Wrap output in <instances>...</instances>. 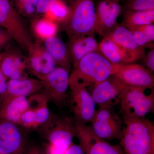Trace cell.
<instances>
[{"mask_svg":"<svg viewBox=\"0 0 154 154\" xmlns=\"http://www.w3.org/2000/svg\"><path fill=\"white\" fill-rule=\"evenodd\" d=\"M28 108L32 112L34 117L35 128L46 123L51 114L48 107V100L42 93L33 94L29 96Z\"/></svg>","mask_w":154,"mask_h":154,"instance_id":"cell-22","label":"cell"},{"mask_svg":"<svg viewBox=\"0 0 154 154\" xmlns=\"http://www.w3.org/2000/svg\"><path fill=\"white\" fill-rule=\"evenodd\" d=\"M121 0H98L96 7L95 33L104 37L117 25L122 11Z\"/></svg>","mask_w":154,"mask_h":154,"instance_id":"cell-12","label":"cell"},{"mask_svg":"<svg viewBox=\"0 0 154 154\" xmlns=\"http://www.w3.org/2000/svg\"><path fill=\"white\" fill-rule=\"evenodd\" d=\"M69 73L61 67L55 69L42 80L44 86L41 93L58 107H63L67 100V91L69 87Z\"/></svg>","mask_w":154,"mask_h":154,"instance_id":"cell-9","label":"cell"},{"mask_svg":"<svg viewBox=\"0 0 154 154\" xmlns=\"http://www.w3.org/2000/svg\"><path fill=\"white\" fill-rule=\"evenodd\" d=\"M28 107L29 100L27 97H9L0 109V113L9 121L18 125L21 116Z\"/></svg>","mask_w":154,"mask_h":154,"instance_id":"cell-21","label":"cell"},{"mask_svg":"<svg viewBox=\"0 0 154 154\" xmlns=\"http://www.w3.org/2000/svg\"><path fill=\"white\" fill-rule=\"evenodd\" d=\"M64 154H86L82 147L80 144L72 143L66 150Z\"/></svg>","mask_w":154,"mask_h":154,"instance_id":"cell-36","label":"cell"},{"mask_svg":"<svg viewBox=\"0 0 154 154\" xmlns=\"http://www.w3.org/2000/svg\"><path fill=\"white\" fill-rule=\"evenodd\" d=\"M24 154H47L43 147L36 144H27Z\"/></svg>","mask_w":154,"mask_h":154,"instance_id":"cell-33","label":"cell"},{"mask_svg":"<svg viewBox=\"0 0 154 154\" xmlns=\"http://www.w3.org/2000/svg\"><path fill=\"white\" fill-rule=\"evenodd\" d=\"M0 27L24 49L29 51L33 46L22 18L9 0H0Z\"/></svg>","mask_w":154,"mask_h":154,"instance_id":"cell-7","label":"cell"},{"mask_svg":"<svg viewBox=\"0 0 154 154\" xmlns=\"http://www.w3.org/2000/svg\"><path fill=\"white\" fill-rule=\"evenodd\" d=\"M10 37L8 32L5 29L0 27V46L5 43Z\"/></svg>","mask_w":154,"mask_h":154,"instance_id":"cell-37","label":"cell"},{"mask_svg":"<svg viewBox=\"0 0 154 154\" xmlns=\"http://www.w3.org/2000/svg\"><path fill=\"white\" fill-rule=\"evenodd\" d=\"M57 1V0H38L36 12L39 14H45Z\"/></svg>","mask_w":154,"mask_h":154,"instance_id":"cell-31","label":"cell"},{"mask_svg":"<svg viewBox=\"0 0 154 154\" xmlns=\"http://www.w3.org/2000/svg\"><path fill=\"white\" fill-rule=\"evenodd\" d=\"M125 1H127V0H125Z\"/></svg>","mask_w":154,"mask_h":154,"instance_id":"cell-39","label":"cell"},{"mask_svg":"<svg viewBox=\"0 0 154 154\" xmlns=\"http://www.w3.org/2000/svg\"><path fill=\"white\" fill-rule=\"evenodd\" d=\"M154 10L146 11H125L121 25L130 30L143 25L153 24Z\"/></svg>","mask_w":154,"mask_h":154,"instance_id":"cell-23","label":"cell"},{"mask_svg":"<svg viewBox=\"0 0 154 154\" xmlns=\"http://www.w3.org/2000/svg\"><path fill=\"white\" fill-rule=\"evenodd\" d=\"M25 65L20 58L7 55L1 60L0 69L3 74L10 79H23L22 73Z\"/></svg>","mask_w":154,"mask_h":154,"instance_id":"cell-24","label":"cell"},{"mask_svg":"<svg viewBox=\"0 0 154 154\" xmlns=\"http://www.w3.org/2000/svg\"><path fill=\"white\" fill-rule=\"evenodd\" d=\"M66 31L70 39L94 34L96 26V7L94 0H74L70 8Z\"/></svg>","mask_w":154,"mask_h":154,"instance_id":"cell-3","label":"cell"},{"mask_svg":"<svg viewBox=\"0 0 154 154\" xmlns=\"http://www.w3.org/2000/svg\"><path fill=\"white\" fill-rule=\"evenodd\" d=\"M113 75L125 86L145 90L153 89L152 72L140 65L131 63L122 65Z\"/></svg>","mask_w":154,"mask_h":154,"instance_id":"cell-13","label":"cell"},{"mask_svg":"<svg viewBox=\"0 0 154 154\" xmlns=\"http://www.w3.org/2000/svg\"><path fill=\"white\" fill-rule=\"evenodd\" d=\"M57 30V26L56 22L45 17L37 21L34 26L36 35L45 40L55 36Z\"/></svg>","mask_w":154,"mask_h":154,"instance_id":"cell-26","label":"cell"},{"mask_svg":"<svg viewBox=\"0 0 154 154\" xmlns=\"http://www.w3.org/2000/svg\"><path fill=\"white\" fill-rule=\"evenodd\" d=\"M29 51L31 52L30 64L32 73L38 79L42 81L55 69L57 67L56 63L45 49L35 50L32 47Z\"/></svg>","mask_w":154,"mask_h":154,"instance_id":"cell-16","label":"cell"},{"mask_svg":"<svg viewBox=\"0 0 154 154\" xmlns=\"http://www.w3.org/2000/svg\"><path fill=\"white\" fill-rule=\"evenodd\" d=\"M137 28L140 29L143 32L150 42L152 43L153 42H154V25L153 24L143 25Z\"/></svg>","mask_w":154,"mask_h":154,"instance_id":"cell-32","label":"cell"},{"mask_svg":"<svg viewBox=\"0 0 154 154\" xmlns=\"http://www.w3.org/2000/svg\"><path fill=\"white\" fill-rule=\"evenodd\" d=\"M43 148L47 154H64L66 150L48 143H45Z\"/></svg>","mask_w":154,"mask_h":154,"instance_id":"cell-35","label":"cell"},{"mask_svg":"<svg viewBox=\"0 0 154 154\" xmlns=\"http://www.w3.org/2000/svg\"><path fill=\"white\" fill-rule=\"evenodd\" d=\"M121 66L110 62L99 52L91 53L73 67L69 87H94L114 74Z\"/></svg>","mask_w":154,"mask_h":154,"instance_id":"cell-1","label":"cell"},{"mask_svg":"<svg viewBox=\"0 0 154 154\" xmlns=\"http://www.w3.org/2000/svg\"><path fill=\"white\" fill-rule=\"evenodd\" d=\"M120 146L125 154H154V125L145 118L123 120Z\"/></svg>","mask_w":154,"mask_h":154,"instance_id":"cell-2","label":"cell"},{"mask_svg":"<svg viewBox=\"0 0 154 154\" xmlns=\"http://www.w3.org/2000/svg\"><path fill=\"white\" fill-rule=\"evenodd\" d=\"M105 36L132 54L137 60L145 55L144 48L137 44L131 31L121 25L117 24Z\"/></svg>","mask_w":154,"mask_h":154,"instance_id":"cell-15","label":"cell"},{"mask_svg":"<svg viewBox=\"0 0 154 154\" xmlns=\"http://www.w3.org/2000/svg\"><path fill=\"white\" fill-rule=\"evenodd\" d=\"M144 89L125 86L118 97L122 120L145 118L154 111V91L149 95Z\"/></svg>","mask_w":154,"mask_h":154,"instance_id":"cell-4","label":"cell"},{"mask_svg":"<svg viewBox=\"0 0 154 154\" xmlns=\"http://www.w3.org/2000/svg\"><path fill=\"white\" fill-rule=\"evenodd\" d=\"M145 57L144 60L145 64L148 69L152 72H154V48H152L147 54L144 56Z\"/></svg>","mask_w":154,"mask_h":154,"instance_id":"cell-34","label":"cell"},{"mask_svg":"<svg viewBox=\"0 0 154 154\" xmlns=\"http://www.w3.org/2000/svg\"><path fill=\"white\" fill-rule=\"evenodd\" d=\"M38 0H25L20 11L24 14L31 15L36 12Z\"/></svg>","mask_w":154,"mask_h":154,"instance_id":"cell-30","label":"cell"},{"mask_svg":"<svg viewBox=\"0 0 154 154\" xmlns=\"http://www.w3.org/2000/svg\"><path fill=\"white\" fill-rule=\"evenodd\" d=\"M75 124L76 137L86 154H125L120 145L111 144L97 136L91 125Z\"/></svg>","mask_w":154,"mask_h":154,"instance_id":"cell-10","label":"cell"},{"mask_svg":"<svg viewBox=\"0 0 154 154\" xmlns=\"http://www.w3.org/2000/svg\"><path fill=\"white\" fill-rule=\"evenodd\" d=\"M125 11H146L154 10V0H127Z\"/></svg>","mask_w":154,"mask_h":154,"instance_id":"cell-27","label":"cell"},{"mask_svg":"<svg viewBox=\"0 0 154 154\" xmlns=\"http://www.w3.org/2000/svg\"><path fill=\"white\" fill-rule=\"evenodd\" d=\"M14 1L18 8L20 10L22 8V5L25 2V0H14Z\"/></svg>","mask_w":154,"mask_h":154,"instance_id":"cell-38","label":"cell"},{"mask_svg":"<svg viewBox=\"0 0 154 154\" xmlns=\"http://www.w3.org/2000/svg\"><path fill=\"white\" fill-rule=\"evenodd\" d=\"M99 53L114 64L124 65L137 61L135 58L107 37H103L99 44Z\"/></svg>","mask_w":154,"mask_h":154,"instance_id":"cell-18","label":"cell"},{"mask_svg":"<svg viewBox=\"0 0 154 154\" xmlns=\"http://www.w3.org/2000/svg\"><path fill=\"white\" fill-rule=\"evenodd\" d=\"M90 122L92 130L99 137L105 140H120L123 120L115 112L113 105L99 106Z\"/></svg>","mask_w":154,"mask_h":154,"instance_id":"cell-6","label":"cell"},{"mask_svg":"<svg viewBox=\"0 0 154 154\" xmlns=\"http://www.w3.org/2000/svg\"><path fill=\"white\" fill-rule=\"evenodd\" d=\"M21 127L0 113V154H24L28 143Z\"/></svg>","mask_w":154,"mask_h":154,"instance_id":"cell-8","label":"cell"},{"mask_svg":"<svg viewBox=\"0 0 154 154\" xmlns=\"http://www.w3.org/2000/svg\"><path fill=\"white\" fill-rule=\"evenodd\" d=\"M125 86L114 75L93 87L91 96L96 104L102 105H113L115 99L119 96Z\"/></svg>","mask_w":154,"mask_h":154,"instance_id":"cell-14","label":"cell"},{"mask_svg":"<svg viewBox=\"0 0 154 154\" xmlns=\"http://www.w3.org/2000/svg\"><path fill=\"white\" fill-rule=\"evenodd\" d=\"M38 128L47 143L64 150L70 145L76 135L75 124L66 116L51 115L47 122Z\"/></svg>","mask_w":154,"mask_h":154,"instance_id":"cell-5","label":"cell"},{"mask_svg":"<svg viewBox=\"0 0 154 154\" xmlns=\"http://www.w3.org/2000/svg\"><path fill=\"white\" fill-rule=\"evenodd\" d=\"M68 49L73 67L75 66L84 57L89 54L99 52V44L94 34L70 39L69 47Z\"/></svg>","mask_w":154,"mask_h":154,"instance_id":"cell-17","label":"cell"},{"mask_svg":"<svg viewBox=\"0 0 154 154\" xmlns=\"http://www.w3.org/2000/svg\"><path fill=\"white\" fill-rule=\"evenodd\" d=\"M130 30L132 32L135 41L139 46L144 48L146 46H149L151 44V42H150L146 36L140 29L136 28Z\"/></svg>","mask_w":154,"mask_h":154,"instance_id":"cell-29","label":"cell"},{"mask_svg":"<svg viewBox=\"0 0 154 154\" xmlns=\"http://www.w3.org/2000/svg\"><path fill=\"white\" fill-rule=\"evenodd\" d=\"M70 89V104L74 115L75 123L87 125L91 122L95 113L96 103L87 88L74 87Z\"/></svg>","mask_w":154,"mask_h":154,"instance_id":"cell-11","label":"cell"},{"mask_svg":"<svg viewBox=\"0 0 154 154\" xmlns=\"http://www.w3.org/2000/svg\"><path fill=\"white\" fill-rule=\"evenodd\" d=\"M8 98L7 78L0 69V109L5 103Z\"/></svg>","mask_w":154,"mask_h":154,"instance_id":"cell-28","label":"cell"},{"mask_svg":"<svg viewBox=\"0 0 154 154\" xmlns=\"http://www.w3.org/2000/svg\"><path fill=\"white\" fill-rule=\"evenodd\" d=\"M43 86V82L38 79L23 78L20 79H10L8 82V98L27 97L41 93Z\"/></svg>","mask_w":154,"mask_h":154,"instance_id":"cell-19","label":"cell"},{"mask_svg":"<svg viewBox=\"0 0 154 154\" xmlns=\"http://www.w3.org/2000/svg\"><path fill=\"white\" fill-rule=\"evenodd\" d=\"M45 48L55 60L56 64L66 70L71 71L69 54L66 45L60 38L55 36L45 40Z\"/></svg>","mask_w":154,"mask_h":154,"instance_id":"cell-20","label":"cell"},{"mask_svg":"<svg viewBox=\"0 0 154 154\" xmlns=\"http://www.w3.org/2000/svg\"><path fill=\"white\" fill-rule=\"evenodd\" d=\"M70 14V8L62 0H57L45 14L46 18L54 22H65Z\"/></svg>","mask_w":154,"mask_h":154,"instance_id":"cell-25","label":"cell"}]
</instances>
